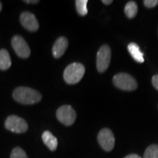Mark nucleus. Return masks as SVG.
Instances as JSON below:
<instances>
[{"mask_svg":"<svg viewBox=\"0 0 158 158\" xmlns=\"http://www.w3.org/2000/svg\"><path fill=\"white\" fill-rule=\"evenodd\" d=\"M15 101L23 105H33L42 100V95L38 91L27 86L15 88L13 92Z\"/></svg>","mask_w":158,"mask_h":158,"instance_id":"1","label":"nucleus"},{"mask_svg":"<svg viewBox=\"0 0 158 158\" xmlns=\"http://www.w3.org/2000/svg\"><path fill=\"white\" fill-rule=\"evenodd\" d=\"M85 73V68L81 63H71L65 68L63 77L68 84H77L81 80Z\"/></svg>","mask_w":158,"mask_h":158,"instance_id":"2","label":"nucleus"},{"mask_svg":"<svg viewBox=\"0 0 158 158\" xmlns=\"http://www.w3.org/2000/svg\"><path fill=\"white\" fill-rule=\"evenodd\" d=\"M113 83L116 87L125 91H133L138 86L135 79L127 73H121L114 76Z\"/></svg>","mask_w":158,"mask_h":158,"instance_id":"3","label":"nucleus"},{"mask_svg":"<svg viewBox=\"0 0 158 158\" xmlns=\"http://www.w3.org/2000/svg\"><path fill=\"white\" fill-rule=\"evenodd\" d=\"M5 127L12 133L20 134L27 131L28 124L23 118L15 115H10L5 120Z\"/></svg>","mask_w":158,"mask_h":158,"instance_id":"4","label":"nucleus"},{"mask_svg":"<svg viewBox=\"0 0 158 158\" xmlns=\"http://www.w3.org/2000/svg\"><path fill=\"white\" fill-rule=\"evenodd\" d=\"M111 51L108 45H103L100 47L97 54V69L100 73H104L109 67Z\"/></svg>","mask_w":158,"mask_h":158,"instance_id":"5","label":"nucleus"},{"mask_svg":"<svg viewBox=\"0 0 158 158\" xmlns=\"http://www.w3.org/2000/svg\"><path fill=\"white\" fill-rule=\"evenodd\" d=\"M76 113L72 106L69 105L59 107L56 110V117L61 123L66 126H70L76 119Z\"/></svg>","mask_w":158,"mask_h":158,"instance_id":"6","label":"nucleus"},{"mask_svg":"<svg viewBox=\"0 0 158 158\" xmlns=\"http://www.w3.org/2000/svg\"><path fill=\"white\" fill-rule=\"evenodd\" d=\"M98 141L102 149L106 152L113 150L115 145V137L113 132L108 128H103L99 132Z\"/></svg>","mask_w":158,"mask_h":158,"instance_id":"7","label":"nucleus"},{"mask_svg":"<svg viewBox=\"0 0 158 158\" xmlns=\"http://www.w3.org/2000/svg\"><path fill=\"white\" fill-rule=\"evenodd\" d=\"M11 44L15 52L19 57L27 59L30 56L31 51L29 45L21 36H20V35L13 36L11 40Z\"/></svg>","mask_w":158,"mask_h":158,"instance_id":"8","label":"nucleus"},{"mask_svg":"<svg viewBox=\"0 0 158 158\" xmlns=\"http://www.w3.org/2000/svg\"><path fill=\"white\" fill-rule=\"evenodd\" d=\"M21 25L29 31H36L39 28V23L35 15L30 12L25 11L20 15Z\"/></svg>","mask_w":158,"mask_h":158,"instance_id":"9","label":"nucleus"},{"mask_svg":"<svg viewBox=\"0 0 158 158\" xmlns=\"http://www.w3.org/2000/svg\"><path fill=\"white\" fill-rule=\"evenodd\" d=\"M68 47V40L66 37H60L55 41L52 48V53L56 59L63 56Z\"/></svg>","mask_w":158,"mask_h":158,"instance_id":"10","label":"nucleus"},{"mask_svg":"<svg viewBox=\"0 0 158 158\" xmlns=\"http://www.w3.org/2000/svg\"><path fill=\"white\" fill-rule=\"evenodd\" d=\"M42 140L43 143L49 150L51 152H54L58 147V140L48 130H45L42 134Z\"/></svg>","mask_w":158,"mask_h":158,"instance_id":"11","label":"nucleus"},{"mask_svg":"<svg viewBox=\"0 0 158 158\" xmlns=\"http://www.w3.org/2000/svg\"><path fill=\"white\" fill-rule=\"evenodd\" d=\"M127 50L133 59L138 63H143L144 62L143 53L141 48L135 43H130L127 45Z\"/></svg>","mask_w":158,"mask_h":158,"instance_id":"12","label":"nucleus"},{"mask_svg":"<svg viewBox=\"0 0 158 158\" xmlns=\"http://www.w3.org/2000/svg\"><path fill=\"white\" fill-rule=\"evenodd\" d=\"M12 62L9 52L5 49L0 50V70H6L11 67Z\"/></svg>","mask_w":158,"mask_h":158,"instance_id":"13","label":"nucleus"},{"mask_svg":"<svg viewBox=\"0 0 158 158\" xmlns=\"http://www.w3.org/2000/svg\"><path fill=\"white\" fill-rule=\"evenodd\" d=\"M138 13V6L135 2L130 1L126 4L124 7V13L129 19H133L135 17Z\"/></svg>","mask_w":158,"mask_h":158,"instance_id":"14","label":"nucleus"},{"mask_svg":"<svg viewBox=\"0 0 158 158\" xmlns=\"http://www.w3.org/2000/svg\"><path fill=\"white\" fill-rule=\"evenodd\" d=\"M87 0H76V6L78 13L81 16H84L87 14Z\"/></svg>","mask_w":158,"mask_h":158,"instance_id":"15","label":"nucleus"},{"mask_svg":"<svg viewBox=\"0 0 158 158\" xmlns=\"http://www.w3.org/2000/svg\"><path fill=\"white\" fill-rule=\"evenodd\" d=\"M143 158H158V145L152 144L148 147Z\"/></svg>","mask_w":158,"mask_h":158,"instance_id":"16","label":"nucleus"},{"mask_svg":"<svg viewBox=\"0 0 158 158\" xmlns=\"http://www.w3.org/2000/svg\"><path fill=\"white\" fill-rule=\"evenodd\" d=\"M10 158H28L27 153L21 147H17L12 150Z\"/></svg>","mask_w":158,"mask_h":158,"instance_id":"17","label":"nucleus"},{"mask_svg":"<svg viewBox=\"0 0 158 158\" xmlns=\"http://www.w3.org/2000/svg\"><path fill=\"white\" fill-rule=\"evenodd\" d=\"M143 4L148 8H152L158 5L157 0H144Z\"/></svg>","mask_w":158,"mask_h":158,"instance_id":"18","label":"nucleus"},{"mask_svg":"<svg viewBox=\"0 0 158 158\" xmlns=\"http://www.w3.org/2000/svg\"><path fill=\"white\" fill-rule=\"evenodd\" d=\"M152 83L153 86L156 89L158 90V74L155 75L152 79Z\"/></svg>","mask_w":158,"mask_h":158,"instance_id":"19","label":"nucleus"},{"mask_svg":"<svg viewBox=\"0 0 158 158\" xmlns=\"http://www.w3.org/2000/svg\"><path fill=\"white\" fill-rule=\"evenodd\" d=\"M124 158H141V157L138 155H136V154H130V155H127Z\"/></svg>","mask_w":158,"mask_h":158,"instance_id":"20","label":"nucleus"},{"mask_svg":"<svg viewBox=\"0 0 158 158\" xmlns=\"http://www.w3.org/2000/svg\"><path fill=\"white\" fill-rule=\"evenodd\" d=\"M24 2L26 3H28V4H30V3H32V4H37L39 2L38 0H25Z\"/></svg>","mask_w":158,"mask_h":158,"instance_id":"21","label":"nucleus"},{"mask_svg":"<svg viewBox=\"0 0 158 158\" xmlns=\"http://www.w3.org/2000/svg\"><path fill=\"white\" fill-rule=\"evenodd\" d=\"M102 2L105 4V5H110V4H111L112 2H113V1H112V0H102Z\"/></svg>","mask_w":158,"mask_h":158,"instance_id":"22","label":"nucleus"},{"mask_svg":"<svg viewBox=\"0 0 158 158\" xmlns=\"http://www.w3.org/2000/svg\"><path fill=\"white\" fill-rule=\"evenodd\" d=\"M2 5L1 2H0V12H1V10H2Z\"/></svg>","mask_w":158,"mask_h":158,"instance_id":"23","label":"nucleus"}]
</instances>
